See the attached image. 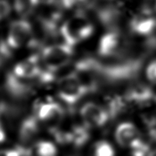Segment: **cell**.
Returning a JSON list of instances; mask_svg holds the SVG:
<instances>
[{"instance_id": "obj_10", "label": "cell", "mask_w": 156, "mask_h": 156, "mask_svg": "<svg viewBox=\"0 0 156 156\" xmlns=\"http://www.w3.org/2000/svg\"><path fill=\"white\" fill-rule=\"evenodd\" d=\"M99 21L108 30H119V26L122 22V11L121 9L113 4H108L98 9Z\"/></svg>"}, {"instance_id": "obj_25", "label": "cell", "mask_w": 156, "mask_h": 156, "mask_svg": "<svg viewBox=\"0 0 156 156\" xmlns=\"http://www.w3.org/2000/svg\"><path fill=\"white\" fill-rule=\"evenodd\" d=\"M6 139V134H5V131H4V127L2 125V123L0 122V144L4 143Z\"/></svg>"}, {"instance_id": "obj_14", "label": "cell", "mask_w": 156, "mask_h": 156, "mask_svg": "<svg viewBox=\"0 0 156 156\" xmlns=\"http://www.w3.org/2000/svg\"><path fill=\"white\" fill-rule=\"evenodd\" d=\"M39 120L35 116H30L22 122L19 131V136L24 146L30 144L36 139L40 132Z\"/></svg>"}, {"instance_id": "obj_9", "label": "cell", "mask_w": 156, "mask_h": 156, "mask_svg": "<svg viewBox=\"0 0 156 156\" xmlns=\"http://www.w3.org/2000/svg\"><path fill=\"white\" fill-rule=\"evenodd\" d=\"M123 96L129 103L137 106L147 105L155 97L152 88L141 82L134 83L129 87Z\"/></svg>"}, {"instance_id": "obj_23", "label": "cell", "mask_w": 156, "mask_h": 156, "mask_svg": "<svg viewBox=\"0 0 156 156\" xmlns=\"http://www.w3.org/2000/svg\"><path fill=\"white\" fill-rule=\"evenodd\" d=\"M11 5L8 0H0V21L3 20L10 14Z\"/></svg>"}, {"instance_id": "obj_24", "label": "cell", "mask_w": 156, "mask_h": 156, "mask_svg": "<svg viewBox=\"0 0 156 156\" xmlns=\"http://www.w3.org/2000/svg\"><path fill=\"white\" fill-rule=\"evenodd\" d=\"M146 76L149 82L156 84V60L151 61L147 66Z\"/></svg>"}, {"instance_id": "obj_11", "label": "cell", "mask_w": 156, "mask_h": 156, "mask_svg": "<svg viewBox=\"0 0 156 156\" xmlns=\"http://www.w3.org/2000/svg\"><path fill=\"white\" fill-rule=\"evenodd\" d=\"M115 139L119 145L130 149L141 138L138 128L132 122H127L118 126L115 131Z\"/></svg>"}, {"instance_id": "obj_26", "label": "cell", "mask_w": 156, "mask_h": 156, "mask_svg": "<svg viewBox=\"0 0 156 156\" xmlns=\"http://www.w3.org/2000/svg\"><path fill=\"white\" fill-rule=\"evenodd\" d=\"M0 156H9L7 149L6 150H0Z\"/></svg>"}, {"instance_id": "obj_22", "label": "cell", "mask_w": 156, "mask_h": 156, "mask_svg": "<svg viewBox=\"0 0 156 156\" xmlns=\"http://www.w3.org/2000/svg\"><path fill=\"white\" fill-rule=\"evenodd\" d=\"M141 12L151 14L156 12V0H143Z\"/></svg>"}, {"instance_id": "obj_16", "label": "cell", "mask_w": 156, "mask_h": 156, "mask_svg": "<svg viewBox=\"0 0 156 156\" xmlns=\"http://www.w3.org/2000/svg\"><path fill=\"white\" fill-rule=\"evenodd\" d=\"M41 0H14V9L20 17L27 18L37 9Z\"/></svg>"}, {"instance_id": "obj_6", "label": "cell", "mask_w": 156, "mask_h": 156, "mask_svg": "<svg viewBox=\"0 0 156 156\" xmlns=\"http://www.w3.org/2000/svg\"><path fill=\"white\" fill-rule=\"evenodd\" d=\"M33 35V27L30 23L25 20H19L10 24L6 42L13 51L18 50L26 44H30Z\"/></svg>"}, {"instance_id": "obj_5", "label": "cell", "mask_w": 156, "mask_h": 156, "mask_svg": "<svg viewBox=\"0 0 156 156\" xmlns=\"http://www.w3.org/2000/svg\"><path fill=\"white\" fill-rule=\"evenodd\" d=\"M126 52V41L119 30H108L99 41L98 54L106 59L120 56Z\"/></svg>"}, {"instance_id": "obj_19", "label": "cell", "mask_w": 156, "mask_h": 156, "mask_svg": "<svg viewBox=\"0 0 156 156\" xmlns=\"http://www.w3.org/2000/svg\"><path fill=\"white\" fill-rule=\"evenodd\" d=\"M94 156H115V151L110 143L101 140L96 144Z\"/></svg>"}, {"instance_id": "obj_17", "label": "cell", "mask_w": 156, "mask_h": 156, "mask_svg": "<svg viewBox=\"0 0 156 156\" xmlns=\"http://www.w3.org/2000/svg\"><path fill=\"white\" fill-rule=\"evenodd\" d=\"M71 144L76 147H82L90 139L89 129L86 125H75L71 128Z\"/></svg>"}, {"instance_id": "obj_2", "label": "cell", "mask_w": 156, "mask_h": 156, "mask_svg": "<svg viewBox=\"0 0 156 156\" xmlns=\"http://www.w3.org/2000/svg\"><path fill=\"white\" fill-rule=\"evenodd\" d=\"M87 93L88 90L73 71L58 81V97L70 108H73Z\"/></svg>"}, {"instance_id": "obj_18", "label": "cell", "mask_w": 156, "mask_h": 156, "mask_svg": "<svg viewBox=\"0 0 156 156\" xmlns=\"http://www.w3.org/2000/svg\"><path fill=\"white\" fill-rule=\"evenodd\" d=\"M33 154L34 156H56L57 149L52 142L41 140L35 143L34 148H32Z\"/></svg>"}, {"instance_id": "obj_21", "label": "cell", "mask_w": 156, "mask_h": 156, "mask_svg": "<svg viewBox=\"0 0 156 156\" xmlns=\"http://www.w3.org/2000/svg\"><path fill=\"white\" fill-rule=\"evenodd\" d=\"M74 0H47L46 5L55 10L63 13L64 11L70 9L74 5Z\"/></svg>"}, {"instance_id": "obj_7", "label": "cell", "mask_w": 156, "mask_h": 156, "mask_svg": "<svg viewBox=\"0 0 156 156\" xmlns=\"http://www.w3.org/2000/svg\"><path fill=\"white\" fill-rule=\"evenodd\" d=\"M82 121L88 129L101 128L110 119L105 108L95 102H87L80 110Z\"/></svg>"}, {"instance_id": "obj_13", "label": "cell", "mask_w": 156, "mask_h": 156, "mask_svg": "<svg viewBox=\"0 0 156 156\" xmlns=\"http://www.w3.org/2000/svg\"><path fill=\"white\" fill-rule=\"evenodd\" d=\"M30 80L18 77L12 71L6 79V89L11 95L16 98H24L32 92V86L29 83Z\"/></svg>"}, {"instance_id": "obj_15", "label": "cell", "mask_w": 156, "mask_h": 156, "mask_svg": "<svg viewBox=\"0 0 156 156\" xmlns=\"http://www.w3.org/2000/svg\"><path fill=\"white\" fill-rule=\"evenodd\" d=\"M129 102L126 101L124 96H110L105 100L103 107L108 113L110 119H115L125 111Z\"/></svg>"}, {"instance_id": "obj_4", "label": "cell", "mask_w": 156, "mask_h": 156, "mask_svg": "<svg viewBox=\"0 0 156 156\" xmlns=\"http://www.w3.org/2000/svg\"><path fill=\"white\" fill-rule=\"evenodd\" d=\"M34 113L38 120L47 124L50 129L59 127L65 118L62 106L52 99L38 101L34 104Z\"/></svg>"}, {"instance_id": "obj_20", "label": "cell", "mask_w": 156, "mask_h": 156, "mask_svg": "<svg viewBox=\"0 0 156 156\" xmlns=\"http://www.w3.org/2000/svg\"><path fill=\"white\" fill-rule=\"evenodd\" d=\"M130 149L132 156H150L152 153L150 146L147 143L143 141L142 139H139L130 148Z\"/></svg>"}, {"instance_id": "obj_3", "label": "cell", "mask_w": 156, "mask_h": 156, "mask_svg": "<svg viewBox=\"0 0 156 156\" xmlns=\"http://www.w3.org/2000/svg\"><path fill=\"white\" fill-rule=\"evenodd\" d=\"M73 54V46L66 43L48 45L42 51L41 62L46 70L56 74L70 63Z\"/></svg>"}, {"instance_id": "obj_8", "label": "cell", "mask_w": 156, "mask_h": 156, "mask_svg": "<svg viewBox=\"0 0 156 156\" xmlns=\"http://www.w3.org/2000/svg\"><path fill=\"white\" fill-rule=\"evenodd\" d=\"M41 65L42 62L39 55H33L15 65L13 72L18 77H20L22 79L37 80L42 70Z\"/></svg>"}, {"instance_id": "obj_12", "label": "cell", "mask_w": 156, "mask_h": 156, "mask_svg": "<svg viewBox=\"0 0 156 156\" xmlns=\"http://www.w3.org/2000/svg\"><path fill=\"white\" fill-rule=\"evenodd\" d=\"M156 26V19L151 14L141 12L132 18L129 22V28L133 33L141 35L149 36Z\"/></svg>"}, {"instance_id": "obj_27", "label": "cell", "mask_w": 156, "mask_h": 156, "mask_svg": "<svg viewBox=\"0 0 156 156\" xmlns=\"http://www.w3.org/2000/svg\"><path fill=\"white\" fill-rule=\"evenodd\" d=\"M154 102H155V104H156V96L154 97Z\"/></svg>"}, {"instance_id": "obj_1", "label": "cell", "mask_w": 156, "mask_h": 156, "mask_svg": "<svg viewBox=\"0 0 156 156\" xmlns=\"http://www.w3.org/2000/svg\"><path fill=\"white\" fill-rule=\"evenodd\" d=\"M94 27L84 13H77L64 22L60 28V34L64 43L74 47L76 44L88 39Z\"/></svg>"}, {"instance_id": "obj_28", "label": "cell", "mask_w": 156, "mask_h": 156, "mask_svg": "<svg viewBox=\"0 0 156 156\" xmlns=\"http://www.w3.org/2000/svg\"><path fill=\"white\" fill-rule=\"evenodd\" d=\"M41 1H43V0H41Z\"/></svg>"}]
</instances>
